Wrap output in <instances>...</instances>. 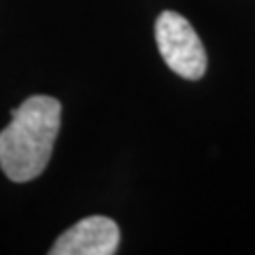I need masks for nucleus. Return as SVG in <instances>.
Wrapping results in <instances>:
<instances>
[{
  "mask_svg": "<svg viewBox=\"0 0 255 255\" xmlns=\"http://www.w3.org/2000/svg\"><path fill=\"white\" fill-rule=\"evenodd\" d=\"M11 124L0 132V168L11 181L28 183L51 159L62 105L51 96H32L11 111Z\"/></svg>",
  "mask_w": 255,
  "mask_h": 255,
  "instance_id": "1",
  "label": "nucleus"
},
{
  "mask_svg": "<svg viewBox=\"0 0 255 255\" xmlns=\"http://www.w3.org/2000/svg\"><path fill=\"white\" fill-rule=\"evenodd\" d=\"M155 41L162 60L172 73L189 81H198L200 77H204L206 66H209L206 49L194 26L181 13H159L155 21Z\"/></svg>",
  "mask_w": 255,
  "mask_h": 255,
  "instance_id": "2",
  "label": "nucleus"
},
{
  "mask_svg": "<svg viewBox=\"0 0 255 255\" xmlns=\"http://www.w3.org/2000/svg\"><path fill=\"white\" fill-rule=\"evenodd\" d=\"M122 232L119 226L111 217L92 215L75 226H70L66 232L58 236L49 249L51 255H113L119 249Z\"/></svg>",
  "mask_w": 255,
  "mask_h": 255,
  "instance_id": "3",
  "label": "nucleus"
}]
</instances>
